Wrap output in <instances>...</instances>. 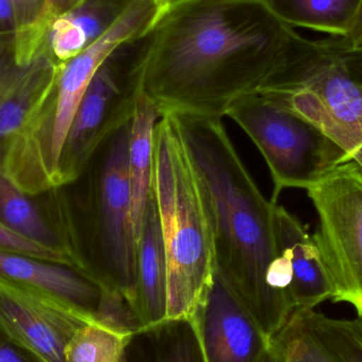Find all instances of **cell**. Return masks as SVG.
Instances as JSON below:
<instances>
[{
	"instance_id": "1",
	"label": "cell",
	"mask_w": 362,
	"mask_h": 362,
	"mask_svg": "<svg viewBox=\"0 0 362 362\" xmlns=\"http://www.w3.org/2000/svg\"><path fill=\"white\" fill-rule=\"evenodd\" d=\"M154 32L140 90L161 115L219 118L269 88L303 38L263 0H187L168 8Z\"/></svg>"
},
{
	"instance_id": "2",
	"label": "cell",
	"mask_w": 362,
	"mask_h": 362,
	"mask_svg": "<svg viewBox=\"0 0 362 362\" xmlns=\"http://www.w3.org/2000/svg\"><path fill=\"white\" fill-rule=\"evenodd\" d=\"M173 115L208 192L217 270L272 338L291 315L267 282L270 267L280 257L278 204L264 197L223 118Z\"/></svg>"
},
{
	"instance_id": "3",
	"label": "cell",
	"mask_w": 362,
	"mask_h": 362,
	"mask_svg": "<svg viewBox=\"0 0 362 362\" xmlns=\"http://www.w3.org/2000/svg\"><path fill=\"white\" fill-rule=\"evenodd\" d=\"M152 192L167 259V318L189 317L216 270L214 227L202 174L171 112L155 127Z\"/></svg>"
},
{
	"instance_id": "4",
	"label": "cell",
	"mask_w": 362,
	"mask_h": 362,
	"mask_svg": "<svg viewBox=\"0 0 362 362\" xmlns=\"http://www.w3.org/2000/svg\"><path fill=\"white\" fill-rule=\"evenodd\" d=\"M132 119L100 144L82 175L65 185L83 269L125 296L134 308L137 243L132 213ZM135 310V308H134Z\"/></svg>"
},
{
	"instance_id": "5",
	"label": "cell",
	"mask_w": 362,
	"mask_h": 362,
	"mask_svg": "<svg viewBox=\"0 0 362 362\" xmlns=\"http://www.w3.org/2000/svg\"><path fill=\"white\" fill-rule=\"evenodd\" d=\"M165 12L157 0H136L101 38L62 64L52 88L6 150L4 173L19 189L36 195L57 187L62 148L91 78L117 47L152 30Z\"/></svg>"
},
{
	"instance_id": "6",
	"label": "cell",
	"mask_w": 362,
	"mask_h": 362,
	"mask_svg": "<svg viewBox=\"0 0 362 362\" xmlns=\"http://www.w3.org/2000/svg\"><path fill=\"white\" fill-rule=\"evenodd\" d=\"M314 125L362 168V48L344 37H303L288 67L263 91Z\"/></svg>"
},
{
	"instance_id": "7",
	"label": "cell",
	"mask_w": 362,
	"mask_h": 362,
	"mask_svg": "<svg viewBox=\"0 0 362 362\" xmlns=\"http://www.w3.org/2000/svg\"><path fill=\"white\" fill-rule=\"evenodd\" d=\"M225 117L232 119L263 155L274 181L270 200L274 204L286 187L308 189L344 163L342 148L269 95L240 98Z\"/></svg>"
},
{
	"instance_id": "8",
	"label": "cell",
	"mask_w": 362,
	"mask_h": 362,
	"mask_svg": "<svg viewBox=\"0 0 362 362\" xmlns=\"http://www.w3.org/2000/svg\"><path fill=\"white\" fill-rule=\"evenodd\" d=\"M154 28L117 47L91 78L64 142L57 187L74 182L104 139L133 117Z\"/></svg>"
},
{
	"instance_id": "9",
	"label": "cell",
	"mask_w": 362,
	"mask_h": 362,
	"mask_svg": "<svg viewBox=\"0 0 362 362\" xmlns=\"http://www.w3.org/2000/svg\"><path fill=\"white\" fill-rule=\"evenodd\" d=\"M308 194L319 226L313 236L333 287V302H346L362 317V168L341 163Z\"/></svg>"
},
{
	"instance_id": "10",
	"label": "cell",
	"mask_w": 362,
	"mask_h": 362,
	"mask_svg": "<svg viewBox=\"0 0 362 362\" xmlns=\"http://www.w3.org/2000/svg\"><path fill=\"white\" fill-rule=\"evenodd\" d=\"M88 319L59 300L0 280V335L47 362H64V352Z\"/></svg>"
},
{
	"instance_id": "11",
	"label": "cell",
	"mask_w": 362,
	"mask_h": 362,
	"mask_svg": "<svg viewBox=\"0 0 362 362\" xmlns=\"http://www.w3.org/2000/svg\"><path fill=\"white\" fill-rule=\"evenodd\" d=\"M189 317L206 362H261L270 350V338L217 268Z\"/></svg>"
},
{
	"instance_id": "12",
	"label": "cell",
	"mask_w": 362,
	"mask_h": 362,
	"mask_svg": "<svg viewBox=\"0 0 362 362\" xmlns=\"http://www.w3.org/2000/svg\"><path fill=\"white\" fill-rule=\"evenodd\" d=\"M4 155L6 152L0 151V221L21 235L59 253L69 265L83 269L64 187L36 195L25 193L6 177Z\"/></svg>"
},
{
	"instance_id": "13",
	"label": "cell",
	"mask_w": 362,
	"mask_h": 362,
	"mask_svg": "<svg viewBox=\"0 0 362 362\" xmlns=\"http://www.w3.org/2000/svg\"><path fill=\"white\" fill-rule=\"evenodd\" d=\"M47 42L31 63H19L15 38L0 40V151L27 124L52 88L59 67ZM6 156V155H4Z\"/></svg>"
},
{
	"instance_id": "14",
	"label": "cell",
	"mask_w": 362,
	"mask_h": 362,
	"mask_svg": "<svg viewBox=\"0 0 362 362\" xmlns=\"http://www.w3.org/2000/svg\"><path fill=\"white\" fill-rule=\"evenodd\" d=\"M0 280L46 293L93 321L104 285L76 266L0 248Z\"/></svg>"
},
{
	"instance_id": "15",
	"label": "cell",
	"mask_w": 362,
	"mask_h": 362,
	"mask_svg": "<svg viewBox=\"0 0 362 362\" xmlns=\"http://www.w3.org/2000/svg\"><path fill=\"white\" fill-rule=\"evenodd\" d=\"M276 229L279 249L291 259L293 282L291 297L293 312L314 310L333 297V287L320 251L303 223L276 204Z\"/></svg>"
},
{
	"instance_id": "16",
	"label": "cell",
	"mask_w": 362,
	"mask_h": 362,
	"mask_svg": "<svg viewBox=\"0 0 362 362\" xmlns=\"http://www.w3.org/2000/svg\"><path fill=\"white\" fill-rule=\"evenodd\" d=\"M134 308L142 327L167 319V259L153 192L137 240V284Z\"/></svg>"
},
{
	"instance_id": "17",
	"label": "cell",
	"mask_w": 362,
	"mask_h": 362,
	"mask_svg": "<svg viewBox=\"0 0 362 362\" xmlns=\"http://www.w3.org/2000/svg\"><path fill=\"white\" fill-rule=\"evenodd\" d=\"M136 0H83L49 23L46 42L59 64L67 63L101 38Z\"/></svg>"
},
{
	"instance_id": "18",
	"label": "cell",
	"mask_w": 362,
	"mask_h": 362,
	"mask_svg": "<svg viewBox=\"0 0 362 362\" xmlns=\"http://www.w3.org/2000/svg\"><path fill=\"white\" fill-rule=\"evenodd\" d=\"M120 362H206L191 317L167 318L127 336Z\"/></svg>"
},
{
	"instance_id": "19",
	"label": "cell",
	"mask_w": 362,
	"mask_h": 362,
	"mask_svg": "<svg viewBox=\"0 0 362 362\" xmlns=\"http://www.w3.org/2000/svg\"><path fill=\"white\" fill-rule=\"evenodd\" d=\"M161 116L156 104L140 90L132 117L129 146V177L136 243L152 192L153 137Z\"/></svg>"
},
{
	"instance_id": "20",
	"label": "cell",
	"mask_w": 362,
	"mask_h": 362,
	"mask_svg": "<svg viewBox=\"0 0 362 362\" xmlns=\"http://www.w3.org/2000/svg\"><path fill=\"white\" fill-rule=\"evenodd\" d=\"M362 0H263L289 27L305 28L331 36L346 37Z\"/></svg>"
},
{
	"instance_id": "21",
	"label": "cell",
	"mask_w": 362,
	"mask_h": 362,
	"mask_svg": "<svg viewBox=\"0 0 362 362\" xmlns=\"http://www.w3.org/2000/svg\"><path fill=\"white\" fill-rule=\"evenodd\" d=\"M270 348L280 362H339L315 335L302 310L293 312L270 338Z\"/></svg>"
},
{
	"instance_id": "22",
	"label": "cell",
	"mask_w": 362,
	"mask_h": 362,
	"mask_svg": "<svg viewBox=\"0 0 362 362\" xmlns=\"http://www.w3.org/2000/svg\"><path fill=\"white\" fill-rule=\"evenodd\" d=\"M302 310L312 331L339 362H362V317L334 319L315 312Z\"/></svg>"
},
{
	"instance_id": "23",
	"label": "cell",
	"mask_w": 362,
	"mask_h": 362,
	"mask_svg": "<svg viewBox=\"0 0 362 362\" xmlns=\"http://www.w3.org/2000/svg\"><path fill=\"white\" fill-rule=\"evenodd\" d=\"M127 339V336L89 321L68 342L64 362H120Z\"/></svg>"
},
{
	"instance_id": "24",
	"label": "cell",
	"mask_w": 362,
	"mask_h": 362,
	"mask_svg": "<svg viewBox=\"0 0 362 362\" xmlns=\"http://www.w3.org/2000/svg\"><path fill=\"white\" fill-rule=\"evenodd\" d=\"M16 18V48L19 63H31L45 45L49 17L47 0H11Z\"/></svg>"
},
{
	"instance_id": "25",
	"label": "cell",
	"mask_w": 362,
	"mask_h": 362,
	"mask_svg": "<svg viewBox=\"0 0 362 362\" xmlns=\"http://www.w3.org/2000/svg\"><path fill=\"white\" fill-rule=\"evenodd\" d=\"M93 321L125 336L144 327L129 300L120 291L106 286Z\"/></svg>"
},
{
	"instance_id": "26",
	"label": "cell",
	"mask_w": 362,
	"mask_h": 362,
	"mask_svg": "<svg viewBox=\"0 0 362 362\" xmlns=\"http://www.w3.org/2000/svg\"><path fill=\"white\" fill-rule=\"evenodd\" d=\"M0 248L18 251V252L25 253V255L40 257V259L69 265L59 253L21 235L14 230L6 227L2 221H0Z\"/></svg>"
},
{
	"instance_id": "27",
	"label": "cell",
	"mask_w": 362,
	"mask_h": 362,
	"mask_svg": "<svg viewBox=\"0 0 362 362\" xmlns=\"http://www.w3.org/2000/svg\"><path fill=\"white\" fill-rule=\"evenodd\" d=\"M0 362H47L31 351L0 335Z\"/></svg>"
},
{
	"instance_id": "28",
	"label": "cell",
	"mask_w": 362,
	"mask_h": 362,
	"mask_svg": "<svg viewBox=\"0 0 362 362\" xmlns=\"http://www.w3.org/2000/svg\"><path fill=\"white\" fill-rule=\"evenodd\" d=\"M17 25L11 0H0V40L16 38Z\"/></svg>"
},
{
	"instance_id": "29",
	"label": "cell",
	"mask_w": 362,
	"mask_h": 362,
	"mask_svg": "<svg viewBox=\"0 0 362 362\" xmlns=\"http://www.w3.org/2000/svg\"><path fill=\"white\" fill-rule=\"evenodd\" d=\"M82 2L83 0H47L50 21L54 19L55 17L61 16V15L69 12Z\"/></svg>"
},
{
	"instance_id": "30",
	"label": "cell",
	"mask_w": 362,
	"mask_h": 362,
	"mask_svg": "<svg viewBox=\"0 0 362 362\" xmlns=\"http://www.w3.org/2000/svg\"><path fill=\"white\" fill-rule=\"evenodd\" d=\"M344 40L350 45L352 48H361L362 46V1L356 18L353 23L352 29Z\"/></svg>"
},
{
	"instance_id": "31",
	"label": "cell",
	"mask_w": 362,
	"mask_h": 362,
	"mask_svg": "<svg viewBox=\"0 0 362 362\" xmlns=\"http://www.w3.org/2000/svg\"><path fill=\"white\" fill-rule=\"evenodd\" d=\"M157 1L160 2L165 8H172V6H177V4H181V2L187 1V0H157Z\"/></svg>"
},
{
	"instance_id": "32",
	"label": "cell",
	"mask_w": 362,
	"mask_h": 362,
	"mask_svg": "<svg viewBox=\"0 0 362 362\" xmlns=\"http://www.w3.org/2000/svg\"><path fill=\"white\" fill-rule=\"evenodd\" d=\"M261 362H280V361H279L278 357L276 356L274 351L270 348V350L268 351L267 354L265 355V357H264L263 361Z\"/></svg>"
},
{
	"instance_id": "33",
	"label": "cell",
	"mask_w": 362,
	"mask_h": 362,
	"mask_svg": "<svg viewBox=\"0 0 362 362\" xmlns=\"http://www.w3.org/2000/svg\"><path fill=\"white\" fill-rule=\"evenodd\" d=\"M361 48H362V46H361Z\"/></svg>"
}]
</instances>
